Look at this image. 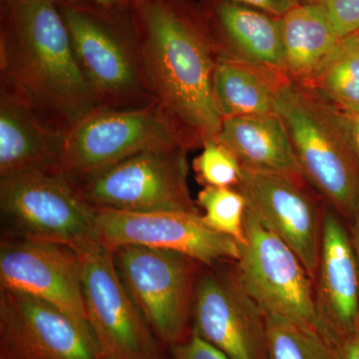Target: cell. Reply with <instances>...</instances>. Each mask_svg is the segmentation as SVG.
<instances>
[{"label":"cell","mask_w":359,"mask_h":359,"mask_svg":"<svg viewBox=\"0 0 359 359\" xmlns=\"http://www.w3.org/2000/svg\"><path fill=\"white\" fill-rule=\"evenodd\" d=\"M245 243L240 245L238 280L266 316L282 318L321 334L314 280L299 257L247 210Z\"/></svg>","instance_id":"ba28073f"},{"label":"cell","mask_w":359,"mask_h":359,"mask_svg":"<svg viewBox=\"0 0 359 359\" xmlns=\"http://www.w3.org/2000/svg\"><path fill=\"white\" fill-rule=\"evenodd\" d=\"M283 71L292 81L308 83L341 36L320 1L301 4L280 18Z\"/></svg>","instance_id":"d6986e66"},{"label":"cell","mask_w":359,"mask_h":359,"mask_svg":"<svg viewBox=\"0 0 359 359\" xmlns=\"http://www.w3.org/2000/svg\"><path fill=\"white\" fill-rule=\"evenodd\" d=\"M87 323L102 359H163L159 339L124 287L114 250L98 241L78 250Z\"/></svg>","instance_id":"30bf717a"},{"label":"cell","mask_w":359,"mask_h":359,"mask_svg":"<svg viewBox=\"0 0 359 359\" xmlns=\"http://www.w3.org/2000/svg\"><path fill=\"white\" fill-rule=\"evenodd\" d=\"M287 75L235 56L222 55L214 75V97L223 119L278 112L276 89Z\"/></svg>","instance_id":"44dd1931"},{"label":"cell","mask_w":359,"mask_h":359,"mask_svg":"<svg viewBox=\"0 0 359 359\" xmlns=\"http://www.w3.org/2000/svg\"><path fill=\"white\" fill-rule=\"evenodd\" d=\"M335 109L340 125L359 161V112H346L337 108Z\"/></svg>","instance_id":"f546056e"},{"label":"cell","mask_w":359,"mask_h":359,"mask_svg":"<svg viewBox=\"0 0 359 359\" xmlns=\"http://www.w3.org/2000/svg\"><path fill=\"white\" fill-rule=\"evenodd\" d=\"M193 161V169L201 185L237 188L243 166L237 156L223 143L211 139Z\"/></svg>","instance_id":"d4e9b609"},{"label":"cell","mask_w":359,"mask_h":359,"mask_svg":"<svg viewBox=\"0 0 359 359\" xmlns=\"http://www.w3.org/2000/svg\"><path fill=\"white\" fill-rule=\"evenodd\" d=\"M200 1L223 55L285 74L280 18L231 2Z\"/></svg>","instance_id":"e0dca14e"},{"label":"cell","mask_w":359,"mask_h":359,"mask_svg":"<svg viewBox=\"0 0 359 359\" xmlns=\"http://www.w3.org/2000/svg\"><path fill=\"white\" fill-rule=\"evenodd\" d=\"M269 359H339L337 347L297 323L266 316Z\"/></svg>","instance_id":"603a6c76"},{"label":"cell","mask_w":359,"mask_h":359,"mask_svg":"<svg viewBox=\"0 0 359 359\" xmlns=\"http://www.w3.org/2000/svg\"><path fill=\"white\" fill-rule=\"evenodd\" d=\"M170 347L173 359H231L218 347L193 332L184 341Z\"/></svg>","instance_id":"4316f807"},{"label":"cell","mask_w":359,"mask_h":359,"mask_svg":"<svg viewBox=\"0 0 359 359\" xmlns=\"http://www.w3.org/2000/svg\"><path fill=\"white\" fill-rule=\"evenodd\" d=\"M318 1V0H316ZM340 36L359 32V0H318Z\"/></svg>","instance_id":"484cf974"},{"label":"cell","mask_w":359,"mask_h":359,"mask_svg":"<svg viewBox=\"0 0 359 359\" xmlns=\"http://www.w3.org/2000/svg\"><path fill=\"white\" fill-rule=\"evenodd\" d=\"M6 238L65 245L75 250L97 240L95 208L59 168L0 178Z\"/></svg>","instance_id":"8992f818"},{"label":"cell","mask_w":359,"mask_h":359,"mask_svg":"<svg viewBox=\"0 0 359 359\" xmlns=\"http://www.w3.org/2000/svg\"><path fill=\"white\" fill-rule=\"evenodd\" d=\"M56 4L78 65L99 107L127 110L155 103L142 75L131 13Z\"/></svg>","instance_id":"277c9868"},{"label":"cell","mask_w":359,"mask_h":359,"mask_svg":"<svg viewBox=\"0 0 359 359\" xmlns=\"http://www.w3.org/2000/svg\"><path fill=\"white\" fill-rule=\"evenodd\" d=\"M339 359H359V325L358 328L342 340L337 348Z\"/></svg>","instance_id":"4dcf8cb0"},{"label":"cell","mask_w":359,"mask_h":359,"mask_svg":"<svg viewBox=\"0 0 359 359\" xmlns=\"http://www.w3.org/2000/svg\"><path fill=\"white\" fill-rule=\"evenodd\" d=\"M304 86L346 112H359V32L340 39Z\"/></svg>","instance_id":"7402d4cb"},{"label":"cell","mask_w":359,"mask_h":359,"mask_svg":"<svg viewBox=\"0 0 359 359\" xmlns=\"http://www.w3.org/2000/svg\"><path fill=\"white\" fill-rule=\"evenodd\" d=\"M196 203L204 210L202 219L210 229L245 244L247 203L237 188L204 187Z\"/></svg>","instance_id":"cb8c5ba5"},{"label":"cell","mask_w":359,"mask_h":359,"mask_svg":"<svg viewBox=\"0 0 359 359\" xmlns=\"http://www.w3.org/2000/svg\"><path fill=\"white\" fill-rule=\"evenodd\" d=\"M95 231L98 242L112 250L135 245L173 250L210 268L240 257L237 241L210 229L200 212L95 209Z\"/></svg>","instance_id":"7c38bea8"},{"label":"cell","mask_w":359,"mask_h":359,"mask_svg":"<svg viewBox=\"0 0 359 359\" xmlns=\"http://www.w3.org/2000/svg\"><path fill=\"white\" fill-rule=\"evenodd\" d=\"M0 359H102L88 325L39 297L0 290Z\"/></svg>","instance_id":"4fadbf2b"},{"label":"cell","mask_w":359,"mask_h":359,"mask_svg":"<svg viewBox=\"0 0 359 359\" xmlns=\"http://www.w3.org/2000/svg\"><path fill=\"white\" fill-rule=\"evenodd\" d=\"M208 269L198 275L194 292L193 334L231 359H269L266 314L243 289L236 269Z\"/></svg>","instance_id":"5bb4252c"},{"label":"cell","mask_w":359,"mask_h":359,"mask_svg":"<svg viewBox=\"0 0 359 359\" xmlns=\"http://www.w3.org/2000/svg\"><path fill=\"white\" fill-rule=\"evenodd\" d=\"M306 183L302 177L243 167L237 189L247 210L294 250L314 280L327 208H320Z\"/></svg>","instance_id":"8fae6325"},{"label":"cell","mask_w":359,"mask_h":359,"mask_svg":"<svg viewBox=\"0 0 359 359\" xmlns=\"http://www.w3.org/2000/svg\"><path fill=\"white\" fill-rule=\"evenodd\" d=\"M0 95L25 106L60 138L100 109L55 0H1Z\"/></svg>","instance_id":"7a4b0ae2"},{"label":"cell","mask_w":359,"mask_h":359,"mask_svg":"<svg viewBox=\"0 0 359 359\" xmlns=\"http://www.w3.org/2000/svg\"><path fill=\"white\" fill-rule=\"evenodd\" d=\"M316 1V0H302V4H309V2Z\"/></svg>","instance_id":"d6a6232c"},{"label":"cell","mask_w":359,"mask_h":359,"mask_svg":"<svg viewBox=\"0 0 359 359\" xmlns=\"http://www.w3.org/2000/svg\"><path fill=\"white\" fill-rule=\"evenodd\" d=\"M192 150L181 130L157 103L136 109H97L59 141L58 167L81 185L121 161L155 149Z\"/></svg>","instance_id":"5b68a950"},{"label":"cell","mask_w":359,"mask_h":359,"mask_svg":"<svg viewBox=\"0 0 359 359\" xmlns=\"http://www.w3.org/2000/svg\"><path fill=\"white\" fill-rule=\"evenodd\" d=\"M314 294L321 334L339 347L359 325V273L351 233L330 207L323 221Z\"/></svg>","instance_id":"2e32d148"},{"label":"cell","mask_w":359,"mask_h":359,"mask_svg":"<svg viewBox=\"0 0 359 359\" xmlns=\"http://www.w3.org/2000/svg\"><path fill=\"white\" fill-rule=\"evenodd\" d=\"M59 141L27 108L0 95V178L59 168Z\"/></svg>","instance_id":"ffe728a7"},{"label":"cell","mask_w":359,"mask_h":359,"mask_svg":"<svg viewBox=\"0 0 359 359\" xmlns=\"http://www.w3.org/2000/svg\"><path fill=\"white\" fill-rule=\"evenodd\" d=\"M185 148L144 151L77 186L95 209L200 212L188 185Z\"/></svg>","instance_id":"9c48e42d"},{"label":"cell","mask_w":359,"mask_h":359,"mask_svg":"<svg viewBox=\"0 0 359 359\" xmlns=\"http://www.w3.org/2000/svg\"><path fill=\"white\" fill-rule=\"evenodd\" d=\"M144 82L192 149L216 138L223 117L214 97L222 53L202 2L140 0L131 11Z\"/></svg>","instance_id":"6da1fadb"},{"label":"cell","mask_w":359,"mask_h":359,"mask_svg":"<svg viewBox=\"0 0 359 359\" xmlns=\"http://www.w3.org/2000/svg\"><path fill=\"white\" fill-rule=\"evenodd\" d=\"M113 250L120 280L159 341L172 346L188 339L201 264L173 250L144 245Z\"/></svg>","instance_id":"52a82bcc"},{"label":"cell","mask_w":359,"mask_h":359,"mask_svg":"<svg viewBox=\"0 0 359 359\" xmlns=\"http://www.w3.org/2000/svg\"><path fill=\"white\" fill-rule=\"evenodd\" d=\"M215 139L230 149L243 167L304 178L278 113L226 118Z\"/></svg>","instance_id":"ac0fdd59"},{"label":"cell","mask_w":359,"mask_h":359,"mask_svg":"<svg viewBox=\"0 0 359 359\" xmlns=\"http://www.w3.org/2000/svg\"><path fill=\"white\" fill-rule=\"evenodd\" d=\"M351 241H353L354 252H355L356 261H358L359 273V215L351 223Z\"/></svg>","instance_id":"1f68e13d"},{"label":"cell","mask_w":359,"mask_h":359,"mask_svg":"<svg viewBox=\"0 0 359 359\" xmlns=\"http://www.w3.org/2000/svg\"><path fill=\"white\" fill-rule=\"evenodd\" d=\"M276 104L304 179L353 223L359 215V161L334 106L287 76L278 83Z\"/></svg>","instance_id":"3957f363"},{"label":"cell","mask_w":359,"mask_h":359,"mask_svg":"<svg viewBox=\"0 0 359 359\" xmlns=\"http://www.w3.org/2000/svg\"><path fill=\"white\" fill-rule=\"evenodd\" d=\"M111 11V13H131L140 0H55Z\"/></svg>","instance_id":"f1b7e54d"},{"label":"cell","mask_w":359,"mask_h":359,"mask_svg":"<svg viewBox=\"0 0 359 359\" xmlns=\"http://www.w3.org/2000/svg\"><path fill=\"white\" fill-rule=\"evenodd\" d=\"M0 287L39 297L89 327L81 257L72 248L4 237L0 244Z\"/></svg>","instance_id":"9a60e30c"},{"label":"cell","mask_w":359,"mask_h":359,"mask_svg":"<svg viewBox=\"0 0 359 359\" xmlns=\"http://www.w3.org/2000/svg\"><path fill=\"white\" fill-rule=\"evenodd\" d=\"M219 1L231 2V4L252 7L275 18H283L285 14L302 4V0H219Z\"/></svg>","instance_id":"83f0119b"}]
</instances>
